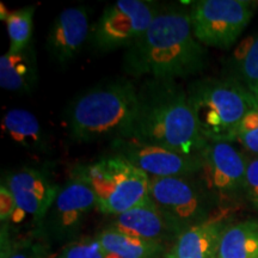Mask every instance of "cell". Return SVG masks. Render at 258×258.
<instances>
[{"label": "cell", "mask_w": 258, "mask_h": 258, "mask_svg": "<svg viewBox=\"0 0 258 258\" xmlns=\"http://www.w3.org/2000/svg\"><path fill=\"white\" fill-rule=\"evenodd\" d=\"M36 5H28L10 12L5 19L6 29L10 38L8 51L17 53L31 46L32 30H34V16Z\"/></svg>", "instance_id": "obj_21"}, {"label": "cell", "mask_w": 258, "mask_h": 258, "mask_svg": "<svg viewBox=\"0 0 258 258\" xmlns=\"http://www.w3.org/2000/svg\"><path fill=\"white\" fill-rule=\"evenodd\" d=\"M150 198L180 232L209 220L220 202L200 175L151 178Z\"/></svg>", "instance_id": "obj_6"}, {"label": "cell", "mask_w": 258, "mask_h": 258, "mask_svg": "<svg viewBox=\"0 0 258 258\" xmlns=\"http://www.w3.org/2000/svg\"><path fill=\"white\" fill-rule=\"evenodd\" d=\"M138 109V84L129 77H112L74 96L63 112L72 143L95 144L127 139Z\"/></svg>", "instance_id": "obj_3"}, {"label": "cell", "mask_w": 258, "mask_h": 258, "mask_svg": "<svg viewBox=\"0 0 258 258\" xmlns=\"http://www.w3.org/2000/svg\"><path fill=\"white\" fill-rule=\"evenodd\" d=\"M201 159L200 177L219 200H234L244 196L249 158L245 157L233 144L225 141L208 143L201 154Z\"/></svg>", "instance_id": "obj_12"}, {"label": "cell", "mask_w": 258, "mask_h": 258, "mask_svg": "<svg viewBox=\"0 0 258 258\" xmlns=\"http://www.w3.org/2000/svg\"><path fill=\"white\" fill-rule=\"evenodd\" d=\"M38 84L37 56L34 46L0 57V86L17 95H30Z\"/></svg>", "instance_id": "obj_17"}, {"label": "cell", "mask_w": 258, "mask_h": 258, "mask_svg": "<svg viewBox=\"0 0 258 258\" xmlns=\"http://www.w3.org/2000/svg\"><path fill=\"white\" fill-rule=\"evenodd\" d=\"M160 4L150 0H117L91 27L89 43L97 53L127 49L150 27Z\"/></svg>", "instance_id": "obj_8"}, {"label": "cell", "mask_w": 258, "mask_h": 258, "mask_svg": "<svg viewBox=\"0 0 258 258\" xmlns=\"http://www.w3.org/2000/svg\"><path fill=\"white\" fill-rule=\"evenodd\" d=\"M106 252L96 238H83L71 241L51 258H105Z\"/></svg>", "instance_id": "obj_23"}, {"label": "cell", "mask_w": 258, "mask_h": 258, "mask_svg": "<svg viewBox=\"0 0 258 258\" xmlns=\"http://www.w3.org/2000/svg\"><path fill=\"white\" fill-rule=\"evenodd\" d=\"M237 141L252 157H258V108L245 115L238 128Z\"/></svg>", "instance_id": "obj_24"}, {"label": "cell", "mask_w": 258, "mask_h": 258, "mask_svg": "<svg viewBox=\"0 0 258 258\" xmlns=\"http://www.w3.org/2000/svg\"><path fill=\"white\" fill-rule=\"evenodd\" d=\"M110 227L122 233L165 245L173 243L182 233L151 198L138 207L116 215Z\"/></svg>", "instance_id": "obj_14"}, {"label": "cell", "mask_w": 258, "mask_h": 258, "mask_svg": "<svg viewBox=\"0 0 258 258\" xmlns=\"http://www.w3.org/2000/svg\"><path fill=\"white\" fill-rule=\"evenodd\" d=\"M95 208L97 200L91 186L80 177L70 175L34 234L47 244L73 239Z\"/></svg>", "instance_id": "obj_9"}, {"label": "cell", "mask_w": 258, "mask_h": 258, "mask_svg": "<svg viewBox=\"0 0 258 258\" xmlns=\"http://www.w3.org/2000/svg\"><path fill=\"white\" fill-rule=\"evenodd\" d=\"M91 27L89 9L85 6L66 8L56 16L48 31L46 49L50 60L59 66L72 62L89 42Z\"/></svg>", "instance_id": "obj_13"}, {"label": "cell", "mask_w": 258, "mask_h": 258, "mask_svg": "<svg viewBox=\"0 0 258 258\" xmlns=\"http://www.w3.org/2000/svg\"><path fill=\"white\" fill-rule=\"evenodd\" d=\"M218 258H258V219L227 225Z\"/></svg>", "instance_id": "obj_20"}, {"label": "cell", "mask_w": 258, "mask_h": 258, "mask_svg": "<svg viewBox=\"0 0 258 258\" xmlns=\"http://www.w3.org/2000/svg\"><path fill=\"white\" fill-rule=\"evenodd\" d=\"M106 253L121 258H160L166 253V245L159 241L147 240L108 228L97 235Z\"/></svg>", "instance_id": "obj_19"}, {"label": "cell", "mask_w": 258, "mask_h": 258, "mask_svg": "<svg viewBox=\"0 0 258 258\" xmlns=\"http://www.w3.org/2000/svg\"><path fill=\"white\" fill-rule=\"evenodd\" d=\"M244 198L251 207L258 211V157H252L247 161Z\"/></svg>", "instance_id": "obj_25"}, {"label": "cell", "mask_w": 258, "mask_h": 258, "mask_svg": "<svg viewBox=\"0 0 258 258\" xmlns=\"http://www.w3.org/2000/svg\"><path fill=\"white\" fill-rule=\"evenodd\" d=\"M3 133L15 144L32 154L46 156L51 146L48 133L41 122L27 109L15 108L6 111L2 120Z\"/></svg>", "instance_id": "obj_16"}, {"label": "cell", "mask_w": 258, "mask_h": 258, "mask_svg": "<svg viewBox=\"0 0 258 258\" xmlns=\"http://www.w3.org/2000/svg\"><path fill=\"white\" fill-rule=\"evenodd\" d=\"M105 258H121V257L117 256V254H114V253H106Z\"/></svg>", "instance_id": "obj_27"}, {"label": "cell", "mask_w": 258, "mask_h": 258, "mask_svg": "<svg viewBox=\"0 0 258 258\" xmlns=\"http://www.w3.org/2000/svg\"><path fill=\"white\" fill-rule=\"evenodd\" d=\"M2 183L14 194L16 211L11 221L21 224L31 217L37 227L55 200L60 186L51 175L49 167L24 165L3 173Z\"/></svg>", "instance_id": "obj_10"}, {"label": "cell", "mask_w": 258, "mask_h": 258, "mask_svg": "<svg viewBox=\"0 0 258 258\" xmlns=\"http://www.w3.org/2000/svg\"><path fill=\"white\" fill-rule=\"evenodd\" d=\"M35 235V234H34ZM36 237V235H35ZM49 244L36 237L25 238L21 241H11L8 227H2V258H51Z\"/></svg>", "instance_id": "obj_22"}, {"label": "cell", "mask_w": 258, "mask_h": 258, "mask_svg": "<svg viewBox=\"0 0 258 258\" xmlns=\"http://www.w3.org/2000/svg\"><path fill=\"white\" fill-rule=\"evenodd\" d=\"M127 139L201 158L203 137L178 80L144 79L138 84V109Z\"/></svg>", "instance_id": "obj_2"}, {"label": "cell", "mask_w": 258, "mask_h": 258, "mask_svg": "<svg viewBox=\"0 0 258 258\" xmlns=\"http://www.w3.org/2000/svg\"><path fill=\"white\" fill-rule=\"evenodd\" d=\"M17 208L14 194L5 184H0V220L2 224L11 221L12 215Z\"/></svg>", "instance_id": "obj_26"}, {"label": "cell", "mask_w": 258, "mask_h": 258, "mask_svg": "<svg viewBox=\"0 0 258 258\" xmlns=\"http://www.w3.org/2000/svg\"><path fill=\"white\" fill-rule=\"evenodd\" d=\"M227 212L219 211L209 220L182 232L163 258H218L220 241L227 227Z\"/></svg>", "instance_id": "obj_15"}, {"label": "cell", "mask_w": 258, "mask_h": 258, "mask_svg": "<svg viewBox=\"0 0 258 258\" xmlns=\"http://www.w3.org/2000/svg\"><path fill=\"white\" fill-rule=\"evenodd\" d=\"M110 148L112 153L124 157L151 178L198 176L202 170L201 158L185 156L134 139H118L110 143Z\"/></svg>", "instance_id": "obj_11"}, {"label": "cell", "mask_w": 258, "mask_h": 258, "mask_svg": "<svg viewBox=\"0 0 258 258\" xmlns=\"http://www.w3.org/2000/svg\"><path fill=\"white\" fill-rule=\"evenodd\" d=\"M194 36L206 48L228 50L258 10L257 0H198L189 3Z\"/></svg>", "instance_id": "obj_7"}, {"label": "cell", "mask_w": 258, "mask_h": 258, "mask_svg": "<svg viewBox=\"0 0 258 258\" xmlns=\"http://www.w3.org/2000/svg\"><path fill=\"white\" fill-rule=\"evenodd\" d=\"M91 186L97 209L106 215H120L150 199L151 177L120 154L112 153L71 169Z\"/></svg>", "instance_id": "obj_5"}, {"label": "cell", "mask_w": 258, "mask_h": 258, "mask_svg": "<svg viewBox=\"0 0 258 258\" xmlns=\"http://www.w3.org/2000/svg\"><path fill=\"white\" fill-rule=\"evenodd\" d=\"M189 104L200 131L209 143L237 141L238 128L258 102L239 83L230 77H202L186 86Z\"/></svg>", "instance_id": "obj_4"}, {"label": "cell", "mask_w": 258, "mask_h": 258, "mask_svg": "<svg viewBox=\"0 0 258 258\" xmlns=\"http://www.w3.org/2000/svg\"><path fill=\"white\" fill-rule=\"evenodd\" d=\"M224 76L239 83L258 102V32L235 44L226 60Z\"/></svg>", "instance_id": "obj_18"}, {"label": "cell", "mask_w": 258, "mask_h": 258, "mask_svg": "<svg viewBox=\"0 0 258 258\" xmlns=\"http://www.w3.org/2000/svg\"><path fill=\"white\" fill-rule=\"evenodd\" d=\"M207 55L192 34L189 3L160 4L147 30L124 50L123 71L134 80L188 79L206 69Z\"/></svg>", "instance_id": "obj_1"}]
</instances>
